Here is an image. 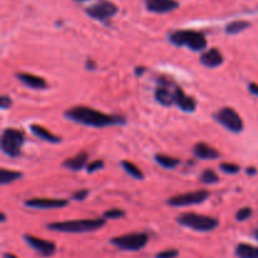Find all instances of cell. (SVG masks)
Listing matches in <instances>:
<instances>
[{"label": "cell", "instance_id": "6da1fadb", "mask_svg": "<svg viewBox=\"0 0 258 258\" xmlns=\"http://www.w3.org/2000/svg\"><path fill=\"white\" fill-rule=\"evenodd\" d=\"M64 117L73 122L96 128L125 125L126 123L125 116L108 115V113L101 112V111L87 107V106H75V107L68 108L64 111Z\"/></svg>", "mask_w": 258, "mask_h": 258}, {"label": "cell", "instance_id": "7a4b0ae2", "mask_svg": "<svg viewBox=\"0 0 258 258\" xmlns=\"http://www.w3.org/2000/svg\"><path fill=\"white\" fill-rule=\"evenodd\" d=\"M106 224L105 218L96 219H76V221L54 222L47 224V228L62 233H88L102 228Z\"/></svg>", "mask_w": 258, "mask_h": 258}, {"label": "cell", "instance_id": "3957f363", "mask_svg": "<svg viewBox=\"0 0 258 258\" xmlns=\"http://www.w3.org/2000/svg\"><path fill=\"white\" fill-rule=\"evenodd\" d=\"M169 40L176 47H188L194 52H202L207 48L206 35L190 29H180L170 33Z\"/></svg>", "mask_w": 258, "mask_h": 258}, {"label": "cell", "instance_id": "277c9868", "mask_svg": "<svg viewBox=\"0 0 258 258\" xmlns=\"http://www.w3.org/2000/svg\"><path fill=\"white\" fill-rule=\"evenodd\" d=\"M176 222L180 226L190 228L197 232H212L219 226V221L214 217L197 213H181L176 217Z\"/></svg>", "mask_w": 258, "mask_h": 258}, {"label": "cell", "instance_id": "5b68a950", "mask_svg": "<svg viewBox=\"0 0 258 258\" xmlns=\"http://www.w3.org/2000/svg\"><path fill=\"white\" fill-rule=\"evenodd\" d=\"M25 135L23 131L14 127H8L2 134V150L9 158H18L22 153V146L24 144Z\"/></svg>", "mask_w": 258, "mask_h": 258}, {"label": "cell", "instance_id": "8992f818", "mask_svg": "<svg viewBox=\"0 0 258 258\" xmlns=\"http://www.w3.org/2000/svg\"><path fill=\"white\" fill-rule=\"evenodd\" d=\"M149 236L146 233H128L110 239V243L122 251H140L148 244Z\"/></svg>", "mask_w": 258, "mask_h": 258}, {"label": "cell", "instance_id": "52a82bcc", "mask_svg": "<svg viewBox=\"0 0 258 258\" xmlns=\"http://www.w3.org/2000/svg\"><path fill=\"white\" fill-rule=\"evenodd\" d=\"M217 122L221 123L222 126L227 128L228 131L234 134H238L243 130V120L241 116L238 115L234 108L232 107H223L214 115Z\"/></svg>", "mask_w": 258, "mask_h": 258}, {"label": "cell", "instance_id": "ba28073f", "mask_svg": "<svg viewBox=\"0 0 258 258\" xmlns=\"http://www.w3.org/2000/svg\"><path fill=\"white\" fill-rule=\"evenodd\" d=\"M86 14L92 19L98 20V22H107L112 17H115L118 12L117 5L113 4L108 0H98L97 3L87 7L85 9Z\"/></svg>", "mask_w": 258, "mask_h": 258}, {"label": "cell", "instance_id": "9c48e42d", "mask_svg": "<svg viewBox=\"0 0 258 258\" xmlns=\"http://www.w3.org/2000/svg\"><path fill=\"white\" fill-rule=\"evenodd\" d=\"M179 86L174 81L168 78H159L158 87L155 90V100L160 105L169 106L175 105V91Z\"/></svg>", "mask_w": 258, "mask_h": 258}, {"label": "cell", "instance_id": "30bf717a", "mask_svg": "<svg viewBox=\"0 0 258 258\" xmlns=\"http://www.w3.org/2000/svg\"><path fill=\"white\" fill-rule=\"evenodd\" d=\"M209 191L201 189V190L189 191V193L179 194V196H174L168 199L166 203L171 207H188V206H196V204H201L206 202L209 198Z\"/></svg>", "mask_w": 258, "mask_h": 258}, {"label": "cell", "instance_id": "8fae6325", "mask_svg": "<svg viewBox=\"0 0 258 258\" xmlns=\"http://www.w3.org/2000/svg\"><path fill=\"white\" fill-rule=\"evenodd\" d=\"M24 241L27 242V244L29 247H32L38 254L43 257H50L55 253V244L53 242L47 241V239L38 238L35 236H30V234H25Z\"/></svg>", "mask_w": 258, "mask_h": 258}, {"label": "cell", "instance_id": "7c38bea8", "mask_svg": "<svg viewBox=\"0 0 258 258\" xmlns=\"http://www.w3.org/2000/svg\"><path fill=\"white\" fill-rule=\"evenodd\" d=\"M68 199H53V198H32L24 202V206L33 209H57L64 208L68 206Z\"/></svg>", "mask_w": 258, "mask_h": 258}, {"label": "cell", "instance_id": "4fadbf2b", "mask_svg": "<svg viewBox=\"0 0 258 258\" xmlns=\"http://www.w3.org/2000/svg\"><path fill=\"white\" fill-rule=\"evenodd\" d=\"M144 4L149 12L156 13V14L170 13L180 7L178 0H144Z\"/></svg>", "mask_w": 258, "mask_h": 258}, {"label": "cell", "instance_id": "5bb4252c", "mask_svg": "<svg viewBox=\"0 0 258 258\" xmlns=\"http://www.w3.org/2000/svg\"><path fill=\"white\" fill-rule=\"evenodd\" d=\"M15 76H17V78L20 81V82L24 83L27 87L33 88V90H45V88H48L47 81H45L43 77H39V76L32 75V73H24V72L17 73Z\"/></svg>", "mask_w": 258, "mask_h": 258}, {"label": "cell", "instance_id": "9a60e30c", "mask_svg": "<svg viewBox=\"0 0 258 258\" xmlns=\"http://www.w3.org/2000/svg\"><path fill=\"white\" fill-rule=\"evenodd\" d=\"M175 105L184 112H194L197 110V101L186 95L180 87L176 88L175 91Z\"/></svg>", "mask_w": 258, "mask_h": 258}, {"label": "cell", "instance_id": "2e32d148", "mask_svg": "<svg viewBox=\"0 0 258 258\" xmlns=\"http://www.w3.org/2000/svg\"><path fill=\"white\" fill-rule=\"evenodd\" d=\"M201 63L207 68H217L223 63V54L219 52L218 48H212L202 53Z\"/></svg>", "mask_w": 258, "mask_h": 258}, {"label": "cell", "instance_id": "e0dca14e", "mask_svg": "<svg viewBox=\"0 0 258 258\" xmlns=\"http://www.w3.org/2000/svg\"><path fill=\"white\" fill-rule=\"evenodd\" d=\"M193 154L202 160H216L221 156V154L216 148L206 143L196 144L193 148Z\"/></svg>", "mask_w": 258, "mask_h": 258}, {"label": "cell", "instance_id": "ac0fdd59", "mask_svg": "<svg viewBox=\"0 0 258 258\" xmlns=\"http://www.w3.org/2000/svg\"><path fill=\"white\" fill-rule=\"evenodd\" d=\"M88 161V154L86 151H80L77 155L72 156V158L66 159L62 163L63 168H67L72 171H80L87 165Z\"/></svg>", "mask_w": 258, "mask_h": 258}, {"label": "cell", "instance_id": "d6986e66", "mask_svg": "<svg viewBox=\"0 0 258 258\" xmlns=\"http://www.w3.org/2000/svg\"><path fill=\"white\" fill-rule=\"evenodd\" d=\"M30 131H32L37 138H39L40 140H44L47 141V143L59 144L60 141H62V139H60L59 136L54 135V134H52L50 131H48L47 128L43 127V126L40 125H35V123H33V125H30Z\"/></svg>", "mask_w": 258, "mask_h": 258}, {"label": "cell", "instance_id": "ffe728a7", "mask_svg": "<svg viewBox=\"0 0 258 258\" xmlns=\"http://www.w3.org/2000/svg\"><path fill=\"white\" fill-rule=\"evenodd\" d=\"M236 254L238 258H258V247L248 243H239L236 247Z\"/></svg>", "mask_w": 258, "mask_h": 258}, {"label": "cell", "instance_id": "44dd1931", "mask_svg": "<svg viewBox=\"0 0 258 258\" xmlns=\"http://www.w3.org/2000/svg\"><path fill=\"white\" fill-rule=\"evenodd\" d=\"M155 161L165 169H174L180 164V160L173 156L165 155V154H156L155 155Z\"/></svg>", "mask_w": 258, "mask_h": 258}, {"label": "cell", "instance_id": "7402d4cb", "mask_svg": "<svg viewBox=\"0 0 258 258\" xmlns=\"http://www.w3.org/2000/svg\"><path fill=\"white\" fill-rule=\"evenodd\" d=\"M23 178V174L20 171L8 170V169H2L0 170V184L2 185H7V184L14 183L18 179Z\"/></svg>", "mask_w": 258, "mask_h": 258}, {"label": "cell", "instance_id": "603a6c76", "mask_svg": "<svg viewBox=\"0 0 258 258\" xmlns=\"http://www.w3.org/2000/svg\"><path fill=\"white\" fill-rule=\"evenodd\" d=\"M249 23L246 20H233V22L228 23L226 27L227 34H238V33L243 32L249 27Z\"/></svg>", "mask_w": 258, "mask_h": 258}, {"label": "cell", "instance_id": "cb8c5ba5", "mask_svg": "<svg viewBox=\"0 0 258 258\" xmlns=\"http://www.w3.org/2000/svg\"><path fill=\"white\" fill-rule=\"evenodd\" d=\"M121 166H122L123 170H125L126 173L128 174V175L133 176V178L138 179V180H143V179H144L143 171H141L140 169H139L138 166L135 165V164L131 163V161L122 160V161H121Z\"/></svg>", "mask_w": 258, "mask_h": 258}, {"label": "cell", "instance_id": "d4e9b609", "mask_svg": "<svg viewBox=\"0 0 258 258\" xmlns=\"http://www.w3.org/2000/svg\"><path fill=\"white\" fill-rule=\"evenodd\" d=\"M199 180L203 184H217L219 183V176L212 169H206V170L202 173V175L199 176Z\"/></svg>", "mask_w": 258, "mask_h": 258}, {"label": "cell", "instance_id": "484cf974", "mask_svg": "<svg viewBox=\"0 0 258 258\" xmlns=\"http://www.w3.org/2000/svg\"><path fill=\"white\" fill-rule=\"evenodd\" d=\"M121 217H125V211L118 208L108 209V211H106L105 213H103V218L105 219H117L121 218Z\"/></svg>", "mask_w": 258, "mask_h": 258}, {"label": "cell", "instance_id": "4316f807", "mask_svg": "<svg viewBox=\"0 0 258 258\" xmlns=\"http://www.w3.org/2000/svg\"><path fill=\"white\" fill-rule=\"evenodd\" d=\"M219 169L226 174H237L241 170V168H239L237 164L232 163H222L221 165H219Z\"/></svg>", "mask_w": 258, "mask_h": 258}, {"label": "cell", "instance_id": "83f0119b", "mask_svg": "<svg viewBox=\"0 0 258 258\" xmlns=\"http://www.w3.org/2000/svg\"><path fill=\"white\" fill-rule=\"evenodd\" d=\"M252 216V209L249 207H244V208H241L236 214V219L239 222L247 221L249 217Z\"/></svg>", "mask_w": 258, "mask_h": 258}, {"label": "cell", "instance_id": "f1b7e54d", "mask_svg": "<svg viewBox=\"0 0 258 258\" xmlns=\"http://www.w3.org/2000/svg\"><path fill=\"white\" fill-rule=\"evenodd\" d=\"M88 194H90V190H88V189H81V190H77L76 193H73L72 196H71V198H72L73 201L82 202L87 198Z\"/></svg>", "mask_w": 258, "mask_h": 258}, {"label": "cell", "instance_id": "f546056e", "mask_svg": "<svg viewBox=\"0 0 258 258\" xmlns=\"http://www.w3.org/2000/svg\"><path fill=\"white\" fill-rule=\"evenodd\" d=\"M179 256L178 249H166V251L159 252L156 254V258H176Z\"/></svg>", "mask_w": 258, "mask_h": 258}, {"label": "cell", "instance_id": "4dcf8cb0", "mask_svg": "<svg viewBox=\"0 0 258 258\" xmlns=\"http://www.w3.org/2000/svg\"><path fill=\"white\" fill-rule=\"evenodd\" d=\"M103 166H105V163H103V160H95V161H92L91 164H88L87 171H88V173H95V171L101 170Z\"/></svg>", "mask_w": 258, "mask_h": 258}, {"label": "cell", "instance_id": "1f68e13d", "mask_svg": "<svg viewBox=\"0 0 258 258\" xmlns=\"http://www.w3.org/2000/svg\"><path fill=\"white\" fill-rule=\"evenodd\" d=\"M12 105L13 101L10 97H8V96H2V97H0V107H2L3 110H8Z\"/></svg>", "mask_w": 258, "mask_h": 258}, {"label": "cell", "instance_id": "d6a6232c", "mask_svg": "<svg viewBox=\"0 0 258 258\" xmlns=\"http://www.w3.org/2000/svg\"><path fill=\"white\" fill-rule=\"evenodd\" d=\"M248 88H249V92H251L252 95L258 96V85H257V83H253V82L249 83Z\"/></svg>", "mask_w": 258, "mask_h": 258}, {"label": "cell", "instance_id": "836d02e7", "mask_svg": "<svg viewBox=\"0 0 258 258\" xmlns=\"http://www.w3.org/2000/svg\"><path fill=\"white\" fill-rule=\"evenodd\" d=\"M86 68H87L88 71L96 70V63L93 62V59H91V58H88L87 62H86Z\"/></svg>", "mask_w": 258, "mask_h": 258}, {"label": "cell", "instance_id": "e575fe53", "mask_svg": "<svg viewBox=\"0 0 258 258\" xmlns=\"http://www.w3.org/2000/svg\"><path fill=\"white\" fill-rule=\"evenodd\" d=\"M144 72H145V68H144V67H138V68H136V75H138V76L143 75Z\"/></svg>", "mask_w": 258, "mask_h": 258}, {"label": "cell", "instance_id": "d590c367", "mask_svg": "<svg viewBox=\"0 0 258 258\" xmlns=\"http://www.w3.org/2000/svg\"><path fill=\"white\" fill-rule=\"evenodd\" d=\"M257 173V171H256V169H254V168H248V169H247V174H248V175H251V174H252V175H253V174H256Z\"/></svg>", "mask_w": 258, "mask_h": 258}, {"label": "cell", "instance_id": "8d00e7d4", "mask_svg": "<svg viewBox=\"0 0 258 258\" xmlns=\"http://www.w3.org/2000/svg\"><path fill=\"white\" fill-rule=\"evenodd\" d=\"M4 258H17L14 256V254H10V253H5L4 254Z\"/></svg>", "mask_w": 258, "mask_h": 258}, {"label": "cell", "instance_id": "74e56055", "mask_svg": "<svg viewBox=\"0 0 258 258\" xmlns=\"http://www.w3.org/2000/svg\"><path fill=\"white\" fill-rule=\"evenodd\" d=\"M253 236H254V238H256L257 241H258V228H256V229H254V231H253Z\"/></svg>", "mask_w": 258, "mask_h": 258}, {"label": "cell", "instance_id": "f35d334b", "mask_svg": "<svg viewBox=\"0 0 258 258\" xmlns=\"http://www.w3.org/2000/svg\"><path fill=\"white\" fill-rule=\"evenodd\" d=\"M5 219H7V218H5V214L2 213V222H3V223H4V222H5Z\"/></svg>", "mask_w": 258, "mask_h": 258}, {"label": "cell", "instance_id": "ab89813d", "mask_svg": "<svg viewBox=\"0 0 258 258\" xmlns=\"http://www.w3.org/2000/svg\"><path fill=\"white\" fill-rule=\"evenodd\" d=\"M75 2H78V3H83V2H87V0H75Z\"/></svg>", "mask_w": 258, "mask_h": 258}]
</instances>
